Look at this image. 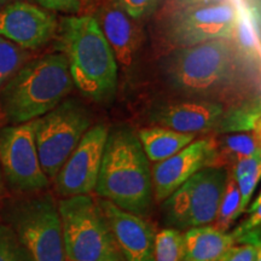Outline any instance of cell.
Wrapping results in <instances>:
<instances>
[{"label":"cell","instance_id":"37","mask_svg":"<svg viewBox=\"0 0 261 261\" xmlns=\"http://www.w3.org/2000/svg\"><path fill=\"white\" fill-rule=\"evenodd\" d=\"M0 115H3V116H4V114H3V112H2V109H0Z\"/></svg>","mask_w":261,"mask_h":261},{"label":"cell","instance_id":"20","mask_svg":"<svg viewBox=\"0 0 261 261\" xmlns=\"http://www.w3.org/2000/svg\"><path fill=\"white\" fill-rule=\"evenodd\" d=\"M221 155L234 162L238 159L260 154V133H230L220 142Z\"/></svg>","mask_w":261,"mask_h":261},{"label":"cell","instance_id":"33","mask_svg":"<svg viewBox=\"0 0 261 261\" xmlns=\"http://www.w3.org/2000/svg\"><path fill=\"white\" fill-rule=\"evenodd\" d=\"M4 195V177H3L2 169H0V198Z\"/></svg>","mask_w":261,"mask_h":261},{"label":"cell","instance_id":"14","mask_svg":"<svg viewBox=\"0 0 261 261\" xmlns=\"http://www.w3.org/2000/svg\"><path fill=\"white\" fill-rule=\"evenodd\" d=\"M125 261H155V231L139 215L97 198Z\"/></svg>","mask_w":261,"mask_h":261},{"label":"cell","instance_id":"18","mask_svg":"<svg viewBox=\"0 0 261 261\" xmlns=\"http://www.w3.org/2000/svg\"><path fill=\"white\" fill-rule=\"evenodd\" d=\"M137 136L146 158L155 163L177 154L196 139L195 135L177 132L160 126L142 128Z\"/></svg>","mask_w":261,"mask_h":261},{"label":"cell","instance_id":"15","mask_svg":"<svg viewBox=\"0 0 261 261\" xmlns=\"http://www.w3.org/2000/svg\"><path fill=\"white\" fill-rule=\"evenodd\" d=\"M223 104L207 99L160 103L150 109V122L177 132L197 136L214 130L224 113Z\"/></svg>","mask_w":261,"mask_h":261},{"label":"cell","instance_id":"35","mask_svg":"<svg viewBox=\"0 0 261 261\" xmlns=\"http://www.w3.org/2000/svg\"><path fill=\"white\" fill-rule=\"evenodd\" d=\"M185 2H187V0H178V4H179V6H180V8H181V6L184 5V3H185Z\"/></svg>","mask_w":261,"mask_h":261},{"label":"cell","instance_id":"29","mask_svg":"<svg viewBox=\"0 0 261 261\" xmlns=\"http://www.w3.org/2000/svg\"><path fill=\"white\" fill-rule=\"evenodd\" d=\"M260 248L252 246H232L225 252L219 261H255Z\"/></svg>","mask_w":261,"mask_h":261},{"label":"cell","instance_id":"2","mask_svg":"<svg viewBox=\"0 0 261 261\" xmlns=\"http://www.w3.org/2000/svg\"><path fill=\"white\" fill-rule=\"evenodd\" d=\"M94 191L99 198L139 217L151 210L154 190L150 161L129 127H117L108 133Z\"/></svg>","mask_w":261,"mask_h":261},{"label":"cell","instance_id":"1","mask_svg":"<svg viewBox=\"0 0 261 261\" xmlns=\"http://www.w3.org/2000/svg\"><path fill=\"white\" fill-rule=\"evenodd\" d=\"M58 47L69 65L74 87L94 103L114 99L119 65L93 16H69L58 28Z\"/></svg>","mask_w":261,"mask_h":261},{"label":"cell","instance_id":"4","mask_svg":"<svg viewBox=\"0 0 261 261\" xmlns=\"http://www.w3.org/2000/svg\"><path fill=\"white\" fill-rule=\"evenodd\" d=\"M233 57L232 44L225 39L179 47L162 60V76L179 93L207 96L218 92L230 81Z\"/></svg>","mask_w":261,"mask_h":261},{"label":"cell","instance_id":"9","mask_svg":"<svg viewBox=\"0 0 261 261\" xmlns=\"http://www.w3.org/2000/svg\"><path fill=\"white\" fill-rule=\"evenodd\" d=\"M0 169L4 180L18 192H40L50 179L39 161L32 121L0 128Z\"/></svg>","mask_w":261,"mask_h":261},{"label":"cell","instance_id":"36","mask_svg":"<svg viewBox=\"0 0 261 261\" xmlns=\"http://www.w3.org/2000/svg\"><path fill=\"white\" fill-rule=\"evenodd\" d=\"M255 261H261V254H259V255H257V257H256V260Z\"/></svg>","mask_w":261,"mask_h":261},{"label":"cell","instance_id":"5","mask_svg":"<svg viewBox=\"0 0 261 261\" xmlns=\"http://www.w3.org/2000/svg\"><path fill=\"white\" fill-rule=\"evenodd\" d=\"M65 259L68 261H125L98 200L90 195L57 203Z\"/></svg>","mask_w":261,"mask_h":261},{"label":"cell","instance_id":"30","mask_svg":"<svg viewBox=\"0 0 261 261\" xmlns=\"http://www.w3.org/2000/svg\"><path fill=\"white\" fill-rule=\"evenodd\" d=\"M261 168V152L260 154L248 156V158L238 159L233 162L232 166V172L230 173V175L233 179H237L242 175L249 174L256 169Z\"/></svg>","mask_w":261,"mask_h":261},{"label":"cell","instance_id":"19","mask_svg":"<svg viewBox=\"0 0 261 261\" xmlns=\"http://www.w3.org/2000/svg\"><path fill=\"white\" fill-rule=\"evenodd\" d=\"M261 128V107L260 100H250L234 106L223 113L215 132L219 135L230 133H260Z\"/></svg>","mask_w":261,"mask_h":261},{"label":"cell","instance_id":"13","mask_svg":"<svg viewBox=\"0 0 261 261\" xmlns=\"http://www.w3.org/2000/svg\"><path fill=\"white\" fill-rule=\"evenodd\" d=\"M54 15L27 2H16L0 10V35L24 50H37L55 37Z\"/></svg>","mask_w":261,"mask_h":261},{"label":"cell","instance_id":"34","mask_svg":"<svg viewBox=\"0 0 261 261\" xmlns=\"http://www.w3.org/2000/svg\"><path fill=\"white\" fill-rule=\"evenodd\" d=\"M16 2H24V0H0V5H9Z\"/></svg>","mask_w":261,"mask_h":261},{"label":"cell","instance_id":"17","mask_svg":"<svg viewBox=\"0 0 261 261\" xmlns=\"http://www.w3.org/2000/svg\"><path fill=\"white\" fill-rule=\"evenodd\" d=\"M232 246V236L212 225L188 228L182 233V261H219Z\"/></svg>","mask_w":261,"mask_h":261},{"label":"cell","instance_id":"3","mask_svg":"<svg viewBox=\"0 0 261 261\" xmlns=\"http://www.w3.org/2000/svg\"><path fill=\"white\" fill-rule=\"evenodd\" d=\"M74 89L63 54L29 60L0 91V109L12 125L38 119L63 102Z\"/></svg>","mask_w":261,"mask_h":261},{"label":"cell","instance_id":"11","mask_svg":"<svg viewBox=\"0 0 261 261\" xmlns=\"http://www.w3.org/2000/svg\"><path fill=\"white\" fill-rule=\"evenodd\" d=\"M109 129L103 123L91 126L55 177V188L63 198L94 191Z\"/></svg>","mask_w":261,"mask_h":261},{"label":"cell","instance_id":"25","mask_svg":"<svg viewBox=\"0 0 261 261\" xmlns=\"http://www.w3.org/2000/svg\"><path fill=\"white\" fill-rule=\"evenodd\" d=\"M0 261H33L8 224L0 225Z\"/></svg>","mask_w":261,"mask_h":261},{"label":"cell","instance_id":"16","mask_svg":"<svg viewBox=\"0 0 261 261\" xmlns=\"http://www.w3.org/2000/svg\"><path fill=\"white\" fill-rule=\"evenodd\" d=\"M98 24L109 42L115 60L123 68H130L140 47V31L133 19L114 4L100 8Z\"/></svg>","mask_w":261,"mask_h":261},{"label":"cell","instance_id":"10","mask_svg":"<svg viewBox=\"0 0 261 261\" xmlns=\"http://www.w3.org/2000/svg\"><path fill=\"white\" fill-rule=\"evenodd\" d=\"M237 10L227 0L210 5L180 8L169 19L166 38L173 46L190 47L233 38Z\"/></svg>","mask_w":261,"mask_h":261},{"label":"cell","instance_id":"28","mask_svg":"<svg viewBox=\"0 0 261 261\" xmlns=\"http://www.w3.org/2000/svg\"><path fill=\"white\" fill-rule=\"evenodd\" d=\"M256 227H261V196L257 195L256 200L253 202L252 205L248 210V217L246 220H243L230 234L232 236L233 241H236L238 237L242 236L243 233L252 231Z\"/></svg>","mask_w":261,"mask_h":261},{"label":"cell","instance_id":"23","mask_svg":"<svg viewBox=\"0 0 261 261\" xmlns=\"http://www.w3.org/2000/svg\"><path fill=\"white\" fill-rule=\"evenodd\" d=\"M155 261H182V233L166 227L155 236Z\"/></svg>","mask_w":261,"mask_h":261},{"label":"cell","instance_id":"22","mask_svg":"<svg viewBox=\"0 0 261 261\" xmlns=\"http://www.w3.org/2000/svg\"><path fill=\"white\" fill-rule=\"evenodd\" d=\"M240 191L234 179L228 173L226 187H225L223 197H221L214 226L218 230L227 232L232 224L240 218Z\"/></svg>","mask_w":261,"mask_h":261},{"label":"cell","instance_id":"12","mask_svg":"<svg viewBox=\"0 0 261 261\" xmlns=\"http://www.w3.org/2000/svg\"><path fill=\"white\" fill-rule=\"evenodd\" d=\"M218 162V143L213 138L192 140L171 158L156 162L151 169L154 200L162 203L195 173Z\"/></svg>","mask_w":261,"mask_h":261},{"label":"cell","instance_id":"6","mask_svg":"<svg viewBox=\"0 0 261 261\" xmlns=\"http://www.w3.org/2000/svg\"><path fill=\"white\" fill-rule=\"evenodd\" d=\"M91 110L79 99L68 98L33 120L39 161L48 179H54L87 129L92 126Z\"/></svg>","mask_w":261,"mask_h":261},{"label":"cell","instance_id":"31","mask_svg":"<svg viewBox=\"0 0 261 261\" xmlns=\"http://www.w3.org/2000/svg\"><path fill=\"white\" fill-rule=\"evenodd\" d=\"M44 8L63 12H76L81 6V0H40Z\"/></svg>","mask_w":261,"mask_h":261},{"label":"cell","instance_id":"32","mask_svg":"<svg viewBox=\"0 0 261 261\" xmlns=\"http://www.w3.org/2000/svg\"><path fill=\"white\" fill-rule=\"evenodd\" d=\"M225 2V0H187L181 8H187V6H198V5H210L215 4V3Z\"/></svg>","mask_w":261,"mask_h":261},{"label":"cell","instance_id":"24","mask_svg":"<svg viewBox=\"0 0 261 261\" xmlns=\"http://www.w3.org/2000/svg\"><path fill=\"white\" fill-rule=\"evenodd\" d=\"M233 37L237 39V47H240V50L247 57L255 60L257 57L256 29L249 17V14L243 10L237 11Z\"/></svg>","mask_w":261,"mask_h":261},{"label":"cell","instance_id":"38","mask_svg":"<svg viewBox=\"0 0 261 261\" xmlns=\"http://www.w3.org/2000/svg\"><path fill=\"white\" fill-rule=\"evenodd\" d=\"M38 2H40V0H38Z\"/></svg>","mask_w":261,"mask_h":261},{"label":"cell","instance_id":"8","mask_svg":"<svg viewBox=\"0 0 261 261\" xmlns=\"http://www.w3.org/2000/svg\"><path fill=\"white\" fill-rule=\"evenodd\" d=\"M227 177L226 168L211 166L182 182L161 203L168 227L182 231L214 223Z\"/></svg>","mask_w":261,"mask_h":261},{"label":"cell","instance_id":"7","mask_svg":"<svg viewBox=\"0 0 261 261\" xmlns=\"http://www.w3.org/2000/svg\"><path fill=\"white\" fill-rule=\"evenodd\" d=\"M8 220L33 261H65L61 217L51 195L16 202Z\"/></svg>","mask_w":261,"mask_h":261},{"label":"cell","instance_id":"27","mask_svg":"<svg viewBox=\"0 0 261 261\" xmlns=\"http://www.w3.org/2000/svg\"><path fill=\"white\" fill-rule=\"evenodd\" d=\"M261 177V168L256 169L249 174L242 175V177L234 179L238 191H240V215H242L248 208L252 196L257 187V182Z\"/></svg>","mask_w":261,"mask_h":261},{"label":"cell","instance_id":"21","mask_svg":"<svg viewBox=\"0 0 261 261\" xmlns=\"http://www.w3.org/2000/svg\"><path fill=\"white\" fill-rule=\"evenodd\" d=\"M28 50L0 35V91L9 83L19 68L29 61Z\"/></svg>","mask_w":261,"mask_h":261},{"label":"cell","instance_id":"26","mask_svg":"<svg viewBox=\"0 0 261 261\" xmlns=\"http://www.w3.org/2000/svg\"><path fill=\"white\" fill-rule=\"evenodd\" d=\"M161 0H115V4L133 21L152 14Z\"/></svg>","mask_w":261,"mask_h":261}]
</instances>
